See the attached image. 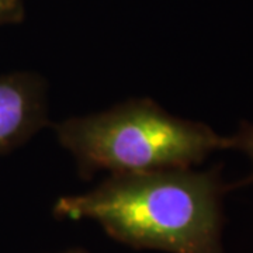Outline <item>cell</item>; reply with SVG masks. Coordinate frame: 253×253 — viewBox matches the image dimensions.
I'll return each instance as SVG.
<instances>
[{
    "instance_id": "obj_1",
    "label": "cell",
    "mask_w": 253,
    "mask_h": 253,
    "mask_svg": "<svg viewBox=\"0 0 253 253\" xmlns=\"http://www.w3.org/2000/svg\"><path fill=\"white\" fill-rule=\"evenodd\" d=\"M225 190L217 169L116 173L87 193L56 200L54 215L96 221L113 239L135 249L224 253Z\"/></svg>"
},
{
    "instance_id": "obj_2",
    "label": "cell",
    "mask_w": 253,
    "mask_h": 253,
    "mask_svg": "<svg viewBox=\"0 0 253 253\" xmlns=\"http://www.w3.org/2000/svg\"><path fill=\"white\" fill-rule=\"evenodd\" d=\"M56 139L76 161L82 179L107 170L146 172L191 168L231 141L206 124L174 117L151 99H131L109 110L66 118Z\"/></svg>"
},
{
    "instance_id": "obj_3",
    "label": "cell",
    "mask_w": 253,
    "mask_h": 253,
    "mask_svg": "<svg viewBox=\"0 0 253 253\" xmlns=\"http://www.w3.org/2000/svg\"><path fill=\"white\" fill-rule=\"evenodd\" d=\"M48 124L46 84L30 72L0 75V155L30 141Z\"/></svg>"
},
{
    "instance_id": "obj_4",
    "label": "cell",
    "mask_w": 253,
    "mask_h": 253,
    "mask_svg": "<svg viewBox=\"0 0 253 253\" xmlns=\"http://www.w3.org/2000/svg\"><path fill=\"white\" fill-rule=\"evenodd\" d=\"M229 141H231V148L242 151L253 162V124L244 123L241 129L238 131V134L229 136ZM241 184H253V173L249 177H246Z\"/></svg>"
},
{
    "instance_id": "obj_5",
    "label": "cell",
    "mask_w": 253,
    "mask_h": 253,
    "mask_svg": "<svg viewBox=\"0 0 253 253\" xmlns=\"http://www.w3.org/2000/svg\"><path fill=\"white\" fill-rule=\"evenodd\" d=\"M24 16L23 0H0V26L18 23Z\"/></svg>"
},
{
    "instance_id": "obj_6",
    "label": "cell",
    "mask_w": 253,
    "mask_h": 253,
    "mask_svg": "<svg viewBox=\"0 0 253 253\" xmlns=\"http://www.w3.org/2000/svg\"><path fill=\"white\" fill-rule=\"evenodd\" d=\"M63 253H89V252H86L84 249H71V251H66V252H63Z\"/></svg>"
}]
</instances>
